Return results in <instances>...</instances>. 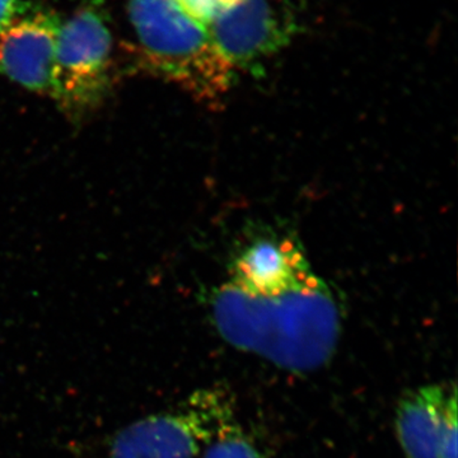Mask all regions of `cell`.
Segmentation results:
<instances>
[{"label": "cell", "mask_w": 458, "mask_h": 458, "mask_svg": "<svg viewBox=\"0 0 458 458\" xmlns=\"http://www.w3.org/2000/svg\"><path fill=\"white\" fill-rule=\"evenodd\" d=\"M210 312L229 345L294 373L327 364L342 330L335 298L313 273L276 293H252L228 280L214 291Z\"/></svg>", "instance_id": "cell-1"}, {"label": "cell", "mask_w": 458, "mask_h": 458, "mask_svg": "<svg viewBox=\"0 0 458 458\" xmlns=\"http://www.w3.org/2000/svg\"><path fill=\"white\" fill-rule=\"evenodd\" d=\"M129 17L144 65L209 106H218L234 69L214 47L207 29L177 0H131Z\"/></svg>", "instance_id": "cell-2"}, {"label": "cell", "mask_w": 458, "mask_h": 458, "mask_svg": "<svg viewBox=\"0 0 458 458\" xmlns=\"http://www.w3.org/2000/svg\"><path fill=\"white\" fill-rule=\"evenodd\" d=\"M233 426L231 397L219 388L199 390L176 408L120 430L108 458H195Z\"/></svg>", "instance_id": "cell-3"}, {"label": "cell", "mask_w": 458, "mask_h": 458, "mask_svg": "<svg viewBox=\"0 0 458 458\" xmlns=\"http://www.w3.org/2000/svg\"><path fill=\"white\" fill-rule=\"evenodd\" d=\"M113 36L98 9L86 7L60 20L51 98L65 110L82 113L104 98Z\"/></svg>", "instance_id": "cell-4"}, {"label": "cell", "mask_w": 458, "mask_h": 458, "mask_svg": "<svg viewBox=\"0 0 458 458\" xmlns=\"http://www.w3.org/2000/svg\"><path fill=\"white\" fill-rule=\"evenodd\" d=\"M297 16L291 0H237L207 26L214 47L236 71H261L293 40Z\"/></svg>", "instance_id": "cell-5"}, {"label": "cell", "mask_w": 458, "mask_h": 458, "mask_svg": "<svg viewBox=\"0 0 458 458\" xmlns=\"http://www.w3.org/2000/svg\"><path fill=\"white\" fill-rule=\"evenodd\" d=\"M59 25L55 14L27 8L0 27V74L51 98Z\"/></svg>", "instance_id": "cell-6"}, {"label": "cell", "mask_w": 458, "mask_h": 458, "mask_svg": "<svg viewBox=\"0 0 458 458\" xmlns=\"http://www.w3.org/2000/svg\"><path fill=\"white\" fill-rule=\"evenodd\" d=\"M311 273L302 252L291 241H261L234 261L229 280L252 293H276Z\"/></svg>", "instance_id": "cell-7"}, {"label": "cell", "mask_w": 458, "mask_h": 458, "mask_svg": "<svg viewBox=\"0 0 458 458\" xmlns=\"http://www.w3.org/2000/svg\"><path fill=\"white\" fill-rule=\"evenodd\" d=\"M451 387L429 385L410 391L396 410L397 439L406 458H438Z\"/></svg>", "instance_id": "cell-8"}, {"label": "cell", "mask_w": 458, "mask_h": 458, "mask_svg": "<svg viewBox=\"0 0 458 458\" xmlns=\"http://www.w3.org/2000/svg\"><path fill=\"white\" fill-rule=\"evenodd\" d=\"M201 458H264L254 443L234 424L205 447Z\"/></svg>", "instance_id": "cell-9"}, {"label": "cell", "mask_w": 458, "mask_h": 458, "mask_svg": "<svg viewBox=\"0 0 458 458\" xmlns=\"http://www.w3.org/2000/svg\"><path fill=\"white\" fill-rule=\"evenodd\" d=\"M457 391L452 386L445 403L438 458H457Z\"/></svg>", "instance_id": "cell-10"}, {"label": "cell", "mask_w": 458, "mask_h": 458, "mask_svg": "<svg viewBox=\"0 0 458 458\" xmlns=\"http://www.w3.org/2000/svg\"><path fill=\"white\" fill-rule=\"evenodd\" d=\"M181 9L207 29L216 18L236 4L237 0H177Z\"/></svg>", "instance_id": "cell-11"}, {"label": "cell", "mask_w": 458, "mask_h": 458, "mask_svg": "<svg viewBox=\"0 0 458 458\" xmlns=\"http://www.w3.org/2000/svg\"><path fill=\"white\" fill-rule=\"evenodd\" d=\"M29 8L25 0H0V27Z\"/></svg>", "instance_id": "cell-12"}]
</instances>
